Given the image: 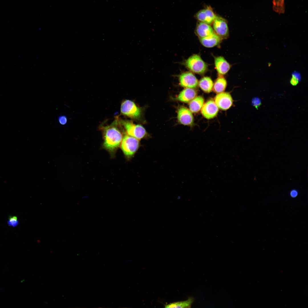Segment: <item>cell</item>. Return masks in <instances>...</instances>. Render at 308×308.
I'll return each instance as SVG.
<instances>
[{
  "label": "cell",
  "instance_id": "obj_19",
  "mask_svg": "<svg viewBox=\"0 0 308 308\" xmlns=\"http://www.w3.org/2000/svg\"><path fill=\"white\" fill-rule=\"evenodd\" d=\"M285 0H273V10L279 14L283 13L285 11Z\"/></svg>",
  "mask_w": 308,
  "mask_h": 308
},
{
  "label": "cell",
  "instance_id": "obj_6",
  "mask_svg": "<svg viewBox=\"0 0 308 308\" xmlns=\"http://www.w3.org/2000/svg\"><path fill=\"white\" fill-rule=\"evenodd\" d=\"M213 23L214 32L222 38H226L229 34L227 22L224 18L216 16Z\"/></svg>",
  "mask_w": 308,
  "mask_h": 308
},
{
  "label": "cell",
  "instance_id": "obj_5",
  "mask_svg": "<svg viewBox=\"0 0 308 308\" xmlns=\"http://www.w3.org/2000/svg\"><path fill=\"white\" fill-rule=\"evenodd\" d=\"M121 112L123 115L132 118L139 117L141 114V110L133 101L125 100L122 103Z\"/></svg>",
  "mask_w": 308,
  "mask_h": 308
},
{
  "label": "cell",
  "instance_id": "obj_22",
  "mask_svg": "<svg viewBox=\"0 0 308 308\" xmlns=\"http://www.w3.org/2000/svg\"><path fill=\"white\" fill-rule=\"evenodd\" d=\"M9 226L15 227L19 224V221L16 216H11L9 217L7 222Z\"/></svg>",
  "mask_w": 308,
  "mask_h": 308
},
{
  "label": "cell",
  "instance_id": "obj_2",
  "mask_svg": "<svg viewBox=\"0 0 308 308\" xmlns=\"http://www.w3.org/2000/svg\"><path fill=\"white\" fill-rule=\"evenodd\" d=\"M185 66L192 72L200 74L204 73L207 69V65L200 56L194 54L189 57L185 62Z\"/></svg>",
  "mask_w": 308,
  "mask_h": 308
},
{
  "label": "cell",
  "instance_id": "obj_18",
  "mask_svg": "<svg viewBox=\"0 0 308 308\" xmlns=\"http://www.w3.org/2000/svg\"><path fill=\"white\" fill-rule=\"evenodd\" d=\"M192 297H189L186 300L175 302L166 305L165 308H188L189 307L194 301Z\"/></svg>",
  "mask_w": 308,
  "mask_h": 308
},
{
  "label": "cell",
  "instance_id": "obj_23",
  "mask_svg": "<svg viewBox=\"0 0 308 308\" xmlns=\"http://www.w3.org/2000/svg\"><path fill=\"white\" fill-rule=\"evenodd\" d=\"M58 120L59 123L62 125L65 124L67 121V119L66 117L64 116H60L59 117Z\"/></svg>",
  "mask_w": 308,
  "mask_h": 308
},
{
  "label": "cell",
  "instance_id": "obj_8",
  "mask_svg": "<svg viewBox=\"0 0 308 308\" xmlns=\"http://www.w3.org/2000/svg\"><path fill=\"white\" fill-rule=\"evenodd\" d=\"M179 80L180 85L186 88H195L198 84V80L196 76L190 72L181 74L179 76Z\"/></svg>",
  "mask_w": 308,
  "mask_h": 308
},
{
  "label": "cell",
  "instance_id": "obj_17",
  "mask_svg": "<svg viewBox=\"0 0 308 308\" xmlns=\"http://www.w3.org/2000/svg\"><path fill=\"white\" fill-rule=\"evenodd\" d=\"M198 84L201 89L206 93L210 92L213 88V83L211 78L208 76L204 77L199 81Z\"/></svg>",
  "mask_w": 308,
  "mask_h": 308
},
{
  "label": "cell",
  "instance_id": "obj_20",
  "mask_svg": "<svg viewBox=\"0 0 308 308\" xmlns=\"http://www.w3.org/2000/svg\"><path fill=\"white\" fill-rule=\"evenodd\" d=\"M204 10L206 17V23L210 25L213 23L216 15L210 7H207Z\"/></svg>",
  "mask_w": 308,
  "mask_h": 308
},
{
  "label": "cell",
  "instance_id": "obj_11",
  "mask_svg": "<svg viewBox=\"0 0 308 308\" xmlns=\"http://www.w3.org/2000/svg\"><path fill=\"white\" fill-rule=\"evenodd\" d=\"M214 64L216 70L219 75L226 74L230 69V64L222 56L214 57Z\"/></svg>",
  "mask_w": 308,
  "mask_h": 308
},
{
  "label": "cell",
  "instance_id": "obj_25",
  "mask_svg": "<svg viewBox=\"0 0 308 308\" xmlns=\"http://www.w3.org/2000/svg\"><path fill=\"white\" fill-rule=\"evenodd\" d=\"M297 193L295 190H293L291 192V195L292 197H295L297 196Z\"/></svg>",
  "mask_w": 308,
  "mask_h": 308
},
{
  "label": "cell",
  "instance_id": "obj_16",
  "mask_svg": "<svg viewBox=\"0 0 308 308\" xmlns=\"http://www.w3.org/2000/svg\"><path fill=\"white\" fill-rule=\"evenodd\" d=\"M227 85L226 81L222 75H219L213 84V91L216 93H219L224 91Z\"/></svg>",
  "mask_w": 308,
  "mask_h": 308
},
{
  "label": "cell",
  "instance_id": "obj_13",
  "mask_svg": "<svg viewBox=\"0 0 308 308\" xmlns=\"http://www.w3.org/2000/svg\"><path fill=\"white\" fill-rule=\"evenodd\" d=\"M195 32L199 38L208 36L214 32L213 29L209 24L200 22L197 23Z\"/></svg>",
  "mask_w": 308,
  "mask_h": 308
},
{
  "label": "cell",
  "instance_id": "obj_21",
  "mask_svg": "<svg viewBox=\"0 0 308 308\" xmlns=\"http://www.w3.org/2000/svg\"><path fill=\"white\" fill-rule=\"evenodd\" d=\"M194 17L200 22L206 23V17L204 9L200 10L197 12Z\"/></svg>",
  "mask_w": 308,
  "mask_h": 308
},
{
  "label": "cell",
  "instance_id": "obj_3",
  "mask_svg": "<svg viewBox=\"0 0 308 308\" xmlns=\"http://www.w3.org/2000/svg\"><path fill=\"white\" fill-rule=\"evenodd\" d=\"M123 125L128 135L138 140L145 137L147 132L145 129L141 125L135 124L128 120H120L119 122Z\"/></svg>",
  "mask_w": 308,
  "mask_h": 308
},
{
  "label": "cell",
  "instance_id": "obj_10",
  "mask_svg": "<svg viewBox=\"0 0 308 308\" xmlns=\"http://www.w3.org/2000/svg\"><path fill=\"white\" fill-rule=\"evenodd\" d=\"M177 119L180 123L184 125H191L193 122V117L191 112L183 106L181 107L178 110Z\"/></svg>",
  "mask_w": 308,
  "mask_h": 308
},
{
  "label": "cell",
  "instance_id": "obj_15",
  "mask_svg": "<svg viewBox=\"0 0 308 308\" xmlns=\"http://www.w3.org/2000/svg\"><path fill=\"white\" fill-rule=\"evenodd\" d=\"M204 100L201 96L195 97L191 100L189 104L190 111L193 113H197L202 109L204 104Z\"/></svg>",
  "mask_w": 308,
  "mask_h": 308
},
{
  "label": "cell",
  "instance_id": "obj_9",
  "mask_svg": "<svg viewBox=\"0 0 308 308\" xmlns=\"http://www.w3.org/2000/svg\"><path fill=\"white\" fill-rule=\"evenodd\" d=\"M218 111V108L215 102L210 100L203 105L201 109V112L205 118L211 119L217 115Z\"/></svg>",
  "mask_w": 308,
  "mask_h": 308
},
{
  "label": "cell",
  "instance_id": "obj_1",
  "mask_svg": "<svg viewBox=\"0 0 308 308\" xmlns=\"http://www.w3.org/2000/svg\"><path fill=\"white\" fill-rule=\"evenodd\" d=\"M117 121L104 127V147L112 151L119 146L122 140V134L117 126Z\"/></svg>",
  "mask_w": 308,
  "mask_h": 308
},
{
  "label": "cell",
  "instance_id": "obj_4",
  "mask_svg": "<svg viewBox=\"0 0 308 308\" xmlns=\"http://www.w3.org/2000/svg\"><path fill=\"white\" fill-rule=\"evenodd\" d=\"M139 145V140L129 135H125L122 139L121 147L124 154L131 157L137 150Z\"/></svg>",
  "mask_w": 308,
  "mask_h": 308
},
{
  "label": "cell",
  "instance_id": "obj_7",
  "mask_svg": "<svg viewBox=\"0 0 308 308\" xmlns=\"http://www.w3.org/2000/svg\"><path fill=\"white\" fill-rule=\"evenodd\" d=\"M214 100L218 108L223 110L229 109L233 103L232 97L228 92H222L218 93L215 96Z\"/></svg>",
  "mask_w": 308,
  "mask_h": 308
},
{
  "label": "cell",
  "instance_id": "obj_14",
  "mask_svg": "<svg viewBox=\"0 0 308 308\" xmlns=\"http://www.w3.org/2000/svg\"><path fill=\"white\" fill-rule=\"evenodd\" d=\"M197 94V92L195 90L186 88L180 92L177 99L183 102H188L196 97Z\"/></svg>",
  "mask_w": 308,
  "mask_h": 308
},
{
  "label": "cell",
  "instance_id": "obj_24",
  "mask_svg": "<svg viewBox=\"0 0 308 308\" xmlns=\"http://www.w3.org/2000/svg\"><path fill=\"white\" fill-rule=\"evenodd\" d=\"M291 82L292 84L293 85H296L298 83V81L295 78L292 79Z\"/></svg>",
  "mask_w": 308,
  "mask_h": 308
},
{
  "label": "cell",
  "instance_id": "obj_12",
  "mask_svg": "<svg viewBox=\"0 0 308 308\" xmlns=\"http://www.w3.org/2000/svg\"><path fill=\"white\" fill-rule=\"evenodd\" d=\"M199 38L201 44L207 48L213 47L218 44L221 40V38L215 32L208 36Z\"/></svg>",
  "mask_w": 308,
  "mask_h": 308
}]
</instances>
